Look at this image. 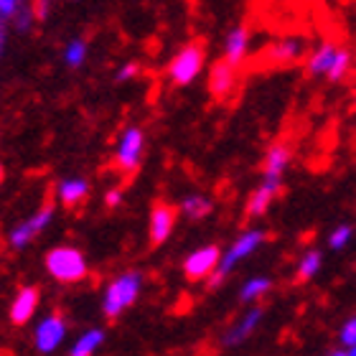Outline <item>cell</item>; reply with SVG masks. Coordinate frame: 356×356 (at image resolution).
Instances as JSON below:
<instances>
[{
  "instance_id": "26",
  "label": "cell",
  "mask_w": 356,
  "mask_h": 356,
  "mask_svg": "<svg viewBox=\"0 0 356 356\" xmlns=\"http://www.w3.org/2000/svg\"><path fill=\"white\" fill-rule=\"evenodd\" d=\"M23 8L21 3H15V0H0V21H10V18H18Z\"/></svg>"
},
{
  "instance_id": "21",
  "label": "cell",
  "mask_w": 356,
  "mask_h": 356,
  "mask_svg": "<svg viewBox=\"0 0 356 356\" xmlns=\"http://www.w3.org/2000/svg\"><path fill=\"white\" fill-rule=\"evenodd\" d=\"M270 285L273 282L267 280V277H252V280H247L245 285H242V300L245 303H252V300H257V298H262L270 290Z\"/></svg>"
},
{
  "instance_id": "3",
  "label": "cell",
  "mask_w": 356,
  "mask_h": 356,
  "mask_svg": "<svg viewBox=\"0 0 356 356\" xmlns=\"http://www.w3.org/2000/svg\"><path fill=\"white\" fill-rule=\"evenodd\" d=\"M204 69V46L201 44H188L184 51H178L173 56L171 67H168V74H171V82L178 87H186L191 84L199 72Z\"/></svg>"
},
{
  "instance_id": "5",
  "label": "cell",
  "mask_w": 356,
  "mask_h": 356,
  "mask_svg": "<svg viewBox=\"0 0 356 356\" xmlns=\"http://www.w3.org/2000/svg\"><path fill=\"white\" fill-rule=\"evenodd\" d=\"M219 260H222L219 247H214V245L201 247V250H196V252H191L186 257V262H184L186 277H188V280H209V277L216 273Z\"/></svg>"
},
{
  "instance_id": "4",
  "label": "cell",
  "mask_w": 356,
  "mask_h": 356,
  "mask_svg": "<svg viewBox=\"0 0 356 356\" xmlns=\"http://www.w3.org/2000/svg\"><path fill=\"white\" fill-rule=\"evenodd\" d=\"M262 242H265V232H260V229H250V232H245V234H239L237 242H234L227 252H222V260H219V270H216V273L222 275V277H227V275L237 267V262L250 257Z\"/></svg>"
},
{
  "instance_id": "2",
  "label": "cell",
  "mask_w": 356,
  "mask_h": 356,
  "mask_svg": "<svg viewBox=\"0 0 356 356\" xmlns=\"http://www.w3.org/2000/svg\"><path fill=\"white\" fill-rule=\"evenodd\" d=\"M46 270L59 282H79L87 275V260L76 247H54L46 252Z\"/></svg>"
},
{
  "instance_id": "34",
  "label": "cell",
  "mask_w": 356,
  "mask_h": 356,
  "mask_svg": "<svg viewBox=\"0 0 356 356\" xmlns=\"http://www.w3.org/2000/svg\"><path fill=\"white\" fill-rule=\"evenodd\" d=\"M328 356H346V351H334V354H328Z\"/></svg>"
},
{
  "instance_id": "22",
  "label": "cell",
  "mask_w": 356,
  "mask_h": 356,
  "mask_svg": "<svg viewBox=\"0 0 356 356\" xmlns=\"http://www.w3.org/2000/svg\"><path fill=\"white\" fill-rule=\"evenodd\" d=\"M84 59H87V44L79 41V38L69 41L67 49H64V61H67L72 69H76V67H82Z\"/></svg>"
},
{
  "instance_id": "24",
  "label": "cell",
  "mask_w": 356,
  "mask_h": 356,
  "mask_svg": "<svg viewBox=\"0 0 356 356\" xmlns=\"http://www.w3.org/2000/svg\"><path fill=\"white\" fill-rule=\"evenodd\" d=\"M351 67V54L346 51V49H339V54H336L334 59V67H331V72H328V79L331 82H341L343 76H346V72H349Z\"/></svg>"
},
{
  "instance_id": "1",
  "label": "cell",
  "mask_w": 356,
  "mask_h": 356,
  "mask_svg": "<svg viewBox=\"0 0 356 356\" xmlns=\"http://www.w3.org/2000/svg\"><path fill=\"white\" fill-rule=\"evenodd\" d=\"M140 285H143V277L138 273L118 275V277L107 285V290H104V298H102L104 316H107V318H118L120 313L127 311V308L138 300V296H140Z\"/></svg>"
},
{
  "instance_id": "16",
  "label": "cell",
  "mask_w": 356,
  "mask_h": 356,
  "mask_svg": "<svg viewBox=\"0 0 356 356\" xmlns=\"http://www.w3.org/2000/svg\"><path fill=\"white\" fill-rule=\"evenodd\" d=\"M247 46H250L247 31L234 29L229 36H227V44H224V61H229L232 67H237L239 61L247 56Z\"/></svg>"
},
{
  "instance_id": "13",
  "label": "cell",
  "mask_w": 356,
  "mask_h": 356,
  "mask_svg": "<svg viewBox=\"0 0 356 356\" xmlns=\"http://www.w3.org/2000/svg\"><path fill=\"white\" fill-rule=\"evenodd\" d=\"M280 191V181L277 178H265V184L250 196L247 201V216H262L267 211V207L273 204L275 193Z\"/></svg>"
},
{
  "instance_id": "23",
  "label": "cell",
  "mask_w": 356,
  "mask_h": 356,
  "mask_svg": "<svg viewBox=\"0 0 356 356\" xmlns=\"http://www.w3.org/2000/svg\"><path fill=\"white\" fill-rule=\"evenodd\" d=\"M321 270V252H305L298 262V280H311Z\"/></svg>"
},
{
  "instance_id": "10",
  "label": "cell",
  "mask_w": 356,
  "mask_h": 356,
  "mask_svg": "<svg viewBox=\"0 0 356 356\" xmlns=\"http://www.w3.org/2000/svg\"><path fill=\"white\" fill-rule=\"evenodd\" d=\"M237 87V69L229 61H216L211 74H209V89L216 99H227Z\"/></svg>"
},
{
  "instance_id": "28",
  "label": "cell",
  "mask_w": 356,
  "mask_h": 356,
  "mask_svg": "<svg viewBox=\"0 0 356 356\" xmlns=\"http://www.w3.org/2000/svg\"><path fill=\"white\" fill-rule=\"evenodd\" d=\"M138 74H140V67H138L135 61H130V64H125V67L118 72V82H130V79Z\"/></svg>"
},
{
  "instance_id": "29",
  "label": "cell",
  "mask_w": 356,
  "mask_h": 356,
  "mask_svg": "<svg viewBox=\"0 0 356 356\" xmlns=\"http://www.w3.org/2000/svg\"><path fill=\"white\" fill-rule=\"evenodd\" d=\"M120 201H122V193H120L118 188H112V191L104 193V204H107V207H118Z\"/></svg>"
},
{
  "instance_id": "32",
  "label": "cell",
  "mask_w": 356,
  "mask_h": 356,
  "mask_svg": "<svg viewBox=\"0 0 356 356\" xmlns=\"http://www.w3.org/2000/svg\"><path fill=\"white\" fill-rule=\"evenodd\" d=\"M346 356H356V346H351V349H346Z\"/></svg>"
},
{
  "instance_id": "12",
  "label": "cell",
  "mask_w": 356,
  "mask_h": 356,
  "mask_svg": "<svg viewBox=\"0 0 356 356\" xmlns=\"http://www.w3.org/2000/svg\"><path fill=\"white\" fill-rule=\"evenodd\" d=\"M260 321H262V308H252V311H247L245 316H242V318H239L237 323L227 331V336H224V346H239L247 336L254 334V328L260 326Z\"/></svg>"
},
{
  "instance_id": "20",
  "label": "cell",
  "mask_w": 356,
  "mask_h": 356,
  "mask_svg": "<svg viewBox=\"0 0 356 356\" xmlns=\"http://www.w3.org/2000/svg\"><path fill=\"white\" fill-rule=\"evenodd\" d=\"M178 211L184 216H188V219H204V216L211 214V201L207 196H186L181 201Z\"/></svg>"
},
{
  "instance_id": "25",
  "label": "cell",
  "mask_w": 356,
  "mask_h": 356,
  "mask_svg": "<svg viewBox=\"0 0 356 356\" xmlns=\"http://www.w3.org/2000/svg\"><path fill=\"white\" fill-rule=\"evenodd\" d=\"M349 239H351V227H336L331 234H328V247L331 250H343V247L349 245Z\"/></svg>"
},
{
  "instance_id": "6",
  "label": "cell",
  "mask_w": 356,
  "mask_h": 356,
  "mask_svg": "<svg viewBox=\"0 0 356 356\" xmlns=\"http://www.w3.org/2000/svg\"><path fill=\"white\" fill-rule=\"evenodd\" d=\"M143 158V130L140 127H127L122 138L118 143V153H115V161L122 171H135L140 165Z\"/></svg>"
},
{
  "instance_id": "7",
  "label": "cell",
  "mask_w": 356,
  "mask_h": 356,
  "mask_svg": "<svg viewBox=\"0 0 356 356\" xmlns=\"http://www.w3.org/2000/svg\"><path fill=\"white\" fill-rule=\"evenodd\" d=\"M64 336H67V323H64V318H61V316H46L36 326L33 341H36V349L41 351V354H51V351H56L61 346Z\"/></svg>"
},
{
  "instance_id": "14",
  "label": "cell",
  "mask_w": 356,
  "mask_h": 356,
  "mask_svg": "<svg viewBox=\"0 0 356 356\" xmlns=\"http://www.w3.org/2000/svg\"><path fill=\"white\" fill-rule=\"evenodd\" d=\"M56 193H59V201L64 204V207L74 209V207H79L84 199H87L89 184L84 181V178H67V181H61V184H59Z\"/></svg>"
},
{
  "instance_id": "31",
  "label": "cell",
  "mask_w": 356,
  "mask_h": 356,
  "mask_svg": "<svg viewBox=\"0 0 356 356\" xmlns=\"http://www.w3.org/2000/svg\"><path fill=\"white\" fill-rule=\"evenodd\" d=\"M3 178H6V168H3V163H0V184H3Z\"/></svg>"
},
{
  "instance_id": "17",
  "label": "cell",
  "mask_w": 356,
  "mask_h": 356,
  "mask_svg": "<svg viewBox=\"0 0 356 356\" xmlns=\"http://www.w3.org/2000/svg\"><path fill=\"white\" fill-rule=\"evenodd\" d=\"M288 163H290V150L285 145H273V148L267 150L265 163H262V173H265V178H277L280 181L282 171L288 168Z\"/></svg>"
},
{
  "instance_id": "11",
  "label": "cell",
  "mask_w": 356,
  "mask_h": 356,
  "mask_svg": "<svg viewBox=\"0 0 356 356\" xmlns=\"http://www.w3.org/2000/svg\"><path fill=\"white\" fill-rule=\"evenodd\" d=\"M38 308V290L36 288H23L15 300L10 303V321H13L15 326H23V323H29L33 318V313Z\"/></svg>"
},
{
  "instance_id": "19",
  "label": "cell",
  "mask_w": 356,
  "mask_h": 356,
  "mask_svg": "<svg viewBox=\"0 0 356 356\" xmlns=\"http://www.w3.org/2000/svg\"><path fill=\"white\" fill-rule=\"evenodd\" d=\"M102 341H104V331H99V328H89L87 334H82L79 339H76V343L72 346L69 356H92V354H97V349L102 346Z\"/></svg>"
},
{
  "instance_id": "30",
  "label": "cell",
  "mask_w": 356,
  "mask_h": 356,
  "mask_svg": "<svg viewBox=\"0 0 356 356\" xmlns=\"http://www.w3.org/2000/svg\"><path fill=\"white\" fill-rule=\"evenodd\" d=\"M222 282H224V277H222V275H219V273H214V275H211V277H209V288L214 290L216 285H222Z\"/></svg>"
},
{
  "instance_id": "18",
  "label": "cell",
  "mask_w": 356,
  "mask_h": 356,
  "mask_svg": "<svg viewBox=\"0 0 356 356\" xmlns=\"http://www.w3.org/2000/svg\"><path fill=\"white\" fill-rule=\"evenodd\" d=\"M336 54H339V49H336V46L323 44L318 51L308 59V72H311V74H323V76H326L328 72H331V67H334Z\"/></svg>"
},
{
  "instance_id": "9",
  "label": "cell",
  "mask_w": 356,
  "mask_h": 356,
  "mask_svg": "<svg viewBox=\"0 0 356 356\" xmlns=\"http://www.w3.org/2000/svg\"><path fill=\"white\" fill-rule=\"evenodd\" d=\"M173 224H176V209L168 204H156L150 211V245H163L171 237Z\"/></svg>"
},
{
  "instance_id": "33",
  "label": "cell",
  "mask_w": 356,
  "mask_h": 356,
  "mask_svg": "<svg viewBox=\"0 0 356 356\" xmlns=\"http://www.w3.org/2000/svg\"><path fill=\"white\" fill-rule=\"evenodd\" d=\"M3 41H6V36H3V26H0V49H3Z\"/></svg>"
},
{
  "instance_id": "8",
  "label": "cell",
  "mask_w": 356,
  "mask_h": 356,
  "mask_svg": "<svg viewBox=\"0 0 356 356\" xmlns=\"http://www.w3.org/2000/svg\"><path fill=\"white\" fill-rule=\"evenodd\" d=\"M51 219H54V209L51 207L38 209V211L31 216V219H26V222L18 224V227L10 232V245H13L15 250H23V247H29L38 232H44L46 227L51 224Z\"/></svg>"
},
{
  "instance_id": "15",
  "label": "cell",
  "mask_w": 356,
  "mask_h": 356,
  "mask_svg": "<svg viewBox=\"0 0 356 356\" xmlns=\"http://www.w3.org/2000/svg\"><path fill=\"white\" fill-rule=\"evenodd\" d=\"M300 54H303V44L296 41V38H285V41H275V44L267 46L265 56L273 61V64H290V61H296Z\"/></svg>"
},
{
  "instance_id": "27",
  "label": "cell",
  "mask_w": 356,
  "mask_h": 356,
  "mask_svg": "<svg viewBox=\"0 0 356 356\" xmlns=\"http://www.w3.org/2000/svg\"><path fill=\"white\" fill-rule=\"evenodd\" d=\"M341 343L346 346V349L356 346V318H349L346 323H343V328H341Z\"/></svg>"
}]
</instances>
